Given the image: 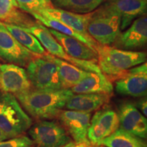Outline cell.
<instances>
[{"label":"cell","instance_id":"1","mask_svg":"<svg viewBox=\"0 0 147 147\" xmlns=\"http://www.w3.org/2000/svg\"><path fill=\"white\" fill-rule=\"evenodd\" d=\"M74 93L69 89L59 90L30 89L15 95L22 108L35 119L57 118L66 102Z\"/></svg>","mask_w":147,"mask_h":147},{"label":"cell","instance_id":"2","mask_svg":"<svg viewBox=\"0 0 147 147\" xmlns=\"http://www.w3.org/2000/svg\"><path fill=\"white\" fill-rule=\"evenodd\" d=\"M97 65L108 78L117 79L128 69L146 62V54L141 51L115 49L99 45L96 48Z\"/></svg>","mask_w":147,"mask_h":147},{"label":"cell","instance_id":"3","mask_svg":"<svg viewBox=\"0 0 147 147\" xmlns=\"http://www.w3.org/2000/svg\"><path fill=\"white\" fill-rule=\"evenodd\" d=\"M32 125V119L15 95L0 91V129L8 138L22 136Z\"/></svg>","mask_w":147,"mask_h":147},{"label":"cell","instance_id":"4","mask_svg":"<svg viewBox=\"0 0 147 147\" xmlns=\"http://www.w3.org/2000/svg\"><path fill=\"white\" fill-rule=\"evenodd\" d=\"M121 16L107 4L93 11L87 25V32L99 45L114 43L120 34Z\"/></svg>","mask_w":147,"mask_h":147},{"label":"cell","instance_id":"5","mask_svg":"<svg viewBox=\"0 0 147 147\" xmlns=\"http://www.w3.org/2000/svg\"><path fill=\"white\" fill-rule=\"evenodd\" d=\"M32 86L38 90L62 89L57 65L47 54L37 56L29 61L26 69Z\"/></svg>","mask_w":147,"mask_h":147},{"label":"cell","instance_id":"6","mask_svg":"<svg viewBox=\"0 0 147 147\" xmlns=\"http://www.w3.org/2000/svg\"><path fill=\"white\" fill-rule=\"evenodd\" d=\"M25 29L36 37L48 54L65 60L84 71L96 72L98 70V66L94 61L79 59L69 56L56 38L51 34L49 29L40 22L29 28Z\"/></svg>","mask_w":147,"mask_h":147},{"label":"cell","instance_id":"7","mask_svg":"<svg viewBox=\"0 0 147 147\" xmlns=\"http://www.w3.org/2000/svg\"><path fill=\"white\" fill-rule=\"evenodd\" d=\"M35 147H62L71 138L63 126L55 121L41 120L29 129Z\"/></svg>","mask_w":147,"mask_h":147},{"label":"cell","instance_id":"8","mask_svg":"<svg viewBox=\"0 0 147 147\" xmlns=\"http://www.w3.org/2000/svg\"><path fill=\"white\" fill-rule=\"evenodd\" d=\"M115 90L120 95L134 97L147 94L146 62L128 69L115 80Z\"/></svg>","mask_w":147,"mask_h":147},{"label":"cell","instance_id":"9","mask_svg":"<svg viewBox=\"0 0 147 147\" xmlns=\"http://www.w3.org/2000/svg\"><path fill=\"white\" fill-rule=\"evenodd\" d=\"M119 128L117 113L108 106L97 110L90 121L87 138L93 146H97L103 139Z\"/></svg>","mask_w":147,"mask_h":147},{"label":"cell","instance_id":"10","mask_svg":"<svg viewBox=\"0 0 147 147\" xmlns=\"http://www.w3.org/2000/svg\"><path fill=\"white\" fill-rule=\"evenodd\" d=\"M36 55L16 40L2 23H0V58L9 63L27 66Z\"/></svg>","mask_w":147,"mask_h":147},{"label":"cell","instance_id":"11","mask_svg":"<svg viewBox=\"0 0 147 147\" xmlns=\"http://www.w3.org/2000/svg\"><path fill=\"white\" fill-rule=\"evenodd\" d=\"M32 89L25 69L12 63L0 64V91L15 95Z\"/></svg>","mask_w":147,"mask_h":147},{"label":"cell","instance_id":"12","mask_svg":"<svg viewBox=\"0 0 147 147\" xmlns=\"http://www.w3.org/2000/svg\"><path fill=\"white\" fill-rule=\"evenodd\" d=\"M119 128L142 139L147 136V121L135 104L129 101L119 104L117 112Z\"/></svg>","mask_w":147,"mask_h":147},{"label":"cell","instance_id":"13","mask_svg":"<svg viewBox=\"0 0 147 147\" xmlns=\"http://www.w3.org/2000/svg\"><path fill=\"white\" fill-rule=\"evenodd\" d=\"M91 113L74 110H61L58 118L63 127L75 143L90 142L87 138Z\"/></svg>","mask_w":147,"mask_h":147},{"label":"cell","instance_id":"14","mask_svg":"<svg viewBox=\"0 0 147 147\" xmlns=\"http://www.w3.org/2000/svg\"><path fill=\"white\" fill-rule=\"evenodd\" d=\"M146 42L147 16L144 14L137 18L127 30L120 33L114 44L119 49L130 51L144 47Z\"/></svg>","mask_w":147,"mask_h":147},{"label":"cell","instance_id":"15","mask_svg":"<svg viewBox=\"0 0 147 147\" xmlns=\"http://www.w3.org/2000/svg\"><path fill=\"white\" fill-rule=\"evenodd\" d=\"M61 22L74 30L85 36L91 37L87 32V25L93 12L88 14H78L54 7L46 9L38 13Z\"/></svg>","mask_w":147,"mask_h":147},{"label":"cell","instance_id":"16","mask_svg":"<svg viewBox=\"0 0 147 147\" xmlns=\"http://www.w3.org/2000/svg\"><path fill=\"white\" fill-rule=\"evenodd\" d=\"M49 30L69 56L79 59L97 61V51L91 49L82 42L71 36L61 34L54 29H49Z\"/></svg>","mask_w":147,"mask_h":147},{"label":"cell","instance_id":"17","mask_svg":"<svg viewBox=\"0 0 147 147\" xmlns=\"http://www.w3.org/2000/svg\"><path fill=\"white\" fill-rule=\"evenodd\" d=\"M111 95L105 93L74 94L67 100L65 107L69 110L91 113L109 102Z\"/></svg>","mask_w":147,"mask_h":147},{"label":"cell","instance_id":"18","mask_svg":"<svg viewBox=\"0 0 147 147\" xmlns=\"http://www.w3.org/2000/svg\"><path fill=\"white\" fill-rule=\"evenodd\" d=\"M70 90L73 93H105L112 95L114 87L103 73L88 72L87 75Z\"/></svg>","mask_w":147,"mask_h":147},{"label":"cell","instance_id":"19","mask_svg":"<svg viewBox=\"0 0 147 147\" xmlns=\"http://www.w3.org/2000/svg\"><path fill=\"white\" fill-rule=\"evenodd\" d=\"M107 5L120 14L121 29H126L136 18L146 12L147 2L140 0H117Z\"/></svg>","mask_w":147,"mask_h":147},{"label":"cell","instance_id":"20","mask_svg":"<svg viewBox=\"0 0 147 147\" xmlns=\"http://www.w3.org/2000/svg\"><path fill=\"white\" fill-rule=\"evenodd\" d=\"M20 10L15 0H0V23L17 25L23 28H29L38 23Z\"/></svg>","mask_w":147,"mask_h":147},{"label":"cell","instance_id":"21","mask_svg":"<svg viewBox=\"0 0 147 147\" xmlns=\"http://www.w3.org/2000/svg\"><path fill=\"white\" fill-rule=\"evenodd\" d=\"M47 56L57 67L59 76L63 89H70L82 80L89 72L78 68L65 60L55 57L48 53Z\"/></svg>","mask_w":147,"mask_h":147},{"label":"cell","instance_id":"22","mask_svg":"<svg viewBox=\"0 0 147 147\" xmlns=\"http://www.w3.org/2000/svg\"><path fill=\"white\" fill-rule=\"evenodd\" d=\"M32 16H34L37 21L40 22L43 25H45V27H50L51 29H54V30L61 33V34L76 38V39L85 44L86 45H87L91 49L96 51V48L99 45V44L95 40H93L91 37L85 36L80 34V33H78L75 30H74L73 29H71V27L66 25L65 24L48 16L42 15V14H34Z\"/></svg>","mask_w":147,"mask_h":147},{"label":"cell","instance_id":"23","mask_svg":"<svg viewBox=\"0 0 147 147\" xmlns=\"http://www.w3.org/2000/svg\"><path fill=\"white\" fill-rule=\"evenodd\" d=\"M3 24L14 38L33 54L36 56H43L47 54V51L42 47L38 40L25 28L11 24Z\"/></svg>","mask_w":147,"mask_h":147},{"label":"cell","instance_id":"24","mask_svg":"<svg viewBox=\"0 0 147 147\" xmlns=\"http://www.w3.org/2000/svg\"><path fill=\"white\" fill-rule=\"evenodd\" d=\"M97 146L106 147H146V144L143 139L119 128L109 136L103 139Z\"/></svg>","mask_w":147,"mask_h":147},{"label":"cell","instance_id":"25","mask_svg":"<svg viewBox=\"0 0 147 147\" xmlns=\"http://www.w3.org/2000/svg\"><path fill=\"white\" fill-rule=\"evenodd\" d=\"M51 1L54 8L74 13L88 14L96 10L104 0H51Z\"/></svg>","mask_w":147,"mask_h":147},{"label":"cell","instance_id":"26","mask_svg":"<svg viewBox=\"0 0 147 147\" xmlns=\"http://www.w3.org/2000/svg\"><path fill=\"white\" fill-rule=\"evenodd\" d=\"M18 7L31 15L38 14L46 9L52 8L51 0H15Z\"/></svg>","mask_w":147,"mask_h":147},{"label":"cell","instance_id":"27","mask_svg":"<svg viewBox=\"0 0 147 147\" xmlns=\"http://www.w3.org/2000/svg\"><path fill=\"white\" fill-rule=\"evenodd\" d=\"M0 147H35L32 140L25 136L12 138L0 142Z\"/></svg>","mask_w":147,"mask_h":147},{"label":"cell","instance_id":"28","mask_svg":"<svg viewBox=\"0 0 147 147\" xmlns=\"http://www.w3.org/2000/svg\"><path fill=\"white\" fill-rule=\"evenodd\" d=\"M138 109L140 110L142 113V115H144V117H146L147 115V101L146 97H141L140 100L137 102V104H135Z\"/></svg>","mask_w":147,"mask_h":147},{"label":"cell","instance_id":"29","mask_svg":"<svg viewBox=\"0 0 147 147\" xmlns=\"http://www.w3.org/2000/svg\"><path fill=\"white\" fill-rule=\"evenodd\" d=\"M93 145L91 142L75 143L74 147H93Z\"/></svg>","mask_w":147,"mask_h":147},{"label":"cell","instance_id":"30","mask_svg":"<svg viewBox=\"0 0 147 147\" xmlns=\"http://www.w3.org/2000/svg\"><path fill=\"white\" fill-rule=\"evenodd\" d=\"M7 139H9L8 137L7 136L6 134H5L4 132L0 129V142H2L3 140H5Z\"/></svg>","mask_w":147,"mask_h":147},{"label":"cell","instance_id":"31","mask_svg":"<svg viewBox=\"0 0 147 147\" xmlns=\"http://www.w3.org/2000/svg\"><path fill=\"white\" fill-rule=\"evenodd\" d=\"M74 145H75V142H72V141H70L69 142L67 143V144H65V145H63L62 147H74Z\"/></svg>","mask_w":147,"mask_h":147},{"label":"cell","instance_id":"32","mask_svg":"<svg viewBox=\"0 0 147 147\" xmlns=\"http://www.w3.org/2000/svg\"><path fill=\"white\" fill-rule=\"evenodd\" d=\"M108 1H109V2H113V1H115L117 0H108Z\"/></svg>","mask_w":147,"mask_h":147},{"label":"cell","instance_id":"33","mask_svg":"<svg viewBox=\"0 0 147 147\" xmlns=\"http://www.w3.org/2000/svg\"><path fill=\"white\" fill-rule=\"evenodd\" d=\"M94 147H106V146H94Z\"/></svg>","mask_w":147,"mask_h":147},{"label":"cell","instance_id":"34","mask_svg":"<svg viewBox=\"0 0 147 147\" xmlns=\"http://www.w3.org/2000/svg\"><path fill=\"white\" fill-rule=\"evenodd\" d=\"M140 1H144V2H147V0H140Z\"/></svg>","mask_w":147,"mask_h":147}]
</instances>
